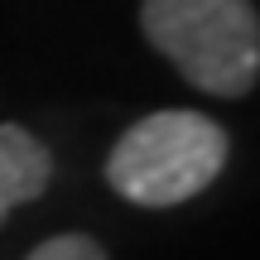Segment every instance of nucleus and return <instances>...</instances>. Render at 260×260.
Segmentation results:
<instances>
[{"label": "nucleus", "mask_w": 260, "mask_h": 260, "mask_svg": "<svg viewBox=\"0 0 260 260\" xmlns=\"http://www.w3.org/2000/svg\"><path fill=\"white\" fill-rule=\"evenodd\" d=\"M29 260H106V255H102V246H96L92 236L68 232V236H53V241H44Z\"/></svg>", "instance_id": "20e7f679"}, {"label": "nucleus", "mask_w": 260, "mask_h": 260, "mask_svg": "<svg viewBox=\"0 0 260 260\" xmlns=\"http://www.w3.org/2000/svg\"><path fill=\"white\" fill-rule=\"evenodd\" d=\"M145 39L212 96H246L260 73V19L251 0H145Z\"/></svg>", "instance_id": "f257e3e1"}, {"label": "nucleus", "mask_w": 260, "mask_h": 260, "mask_svg": "<svg viewBox=\"0 0 260 260\" xmlns=\"http://www.w3.org/2000/svg\"><path fill=\"white\" fill-rule=\"evenodd\" d=\"M226 164V130L198 111H154L116 140L106 178L125 203L174 207L198 198Z\"/></svg>", "instance_id": "f03ea898"}, {"label": "nucleus", "mask_w": 260, "mask_h": 260, "mask_svg": "<svg viewBox=\"0 0 260 260\" xmlns=\"http://www.w3.org/2000/svg\"><path fill=\"white\" fill-rule=\"evenodd\" d=\"M48 149L39 145L29 130L19 125H0V222L10 217V207L34 203L48 188Z\"/></svg>", "instance_id": "7ed1b4c3"}]
</instances>
